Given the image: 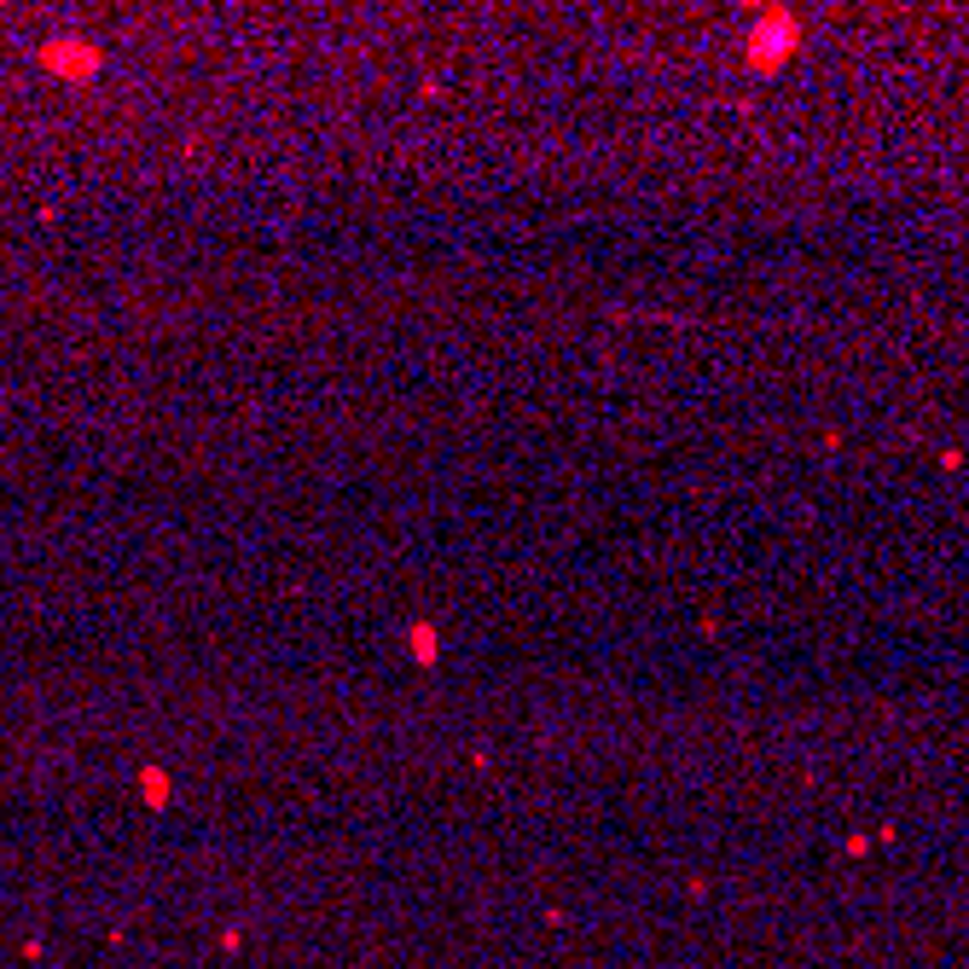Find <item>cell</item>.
Instances as JSON below:
<instances>
[{
  "label": "cell",
  "instance_id": "1",
  "mask_svg": "<svg viewBox=\"0 0 969 969\" xmlns=\"http://www.w3.org/2000/svg\"><path fill=\"white\" fill-rule=\"evenodd\" d=\"M795 47H801V18L795 12H761V18L749 24V36H743V59H749V71L773 76L778 64L795 59Z\"/></svg>",
  "mask_w": 969,
  "mask_h": 969
},
{
  "label": "cell",
  "instance_id": "2",
  "mask_svg": "<svg viewBox=\"0 0 969 969\" xmlns=\"http://www.w3.org/2000/svg\"><path fill=\"white\" fill-rule=\"evenodd\" d=\"M36 64L53 81H71V88H81V81H93L99 71H105V47L88 41V36H47L36 47Z\"/></svg>",
  "mask_w": 969,
  "mask_h": 969
},
{
  "label": "cell",
  "instance_id": "3",
  "mask_svg": "<svg viewBox=\"0 0 969 969\" xmlns=\"http://www.w3.org/2000/svg\"><path fill=\"white\" fill-rule=\"evenodd\" d=\"M407 650L419 667H436L442 662V627L436 622H407Z\"/></svg>",
  "mask_w": 969,
  "mask_h": 969
},
{
  "label": "cell",
  "instance_id": "4",
  "mask_svg": "<svg viewBox=\"0 0 969 969\" xmlns=\"http://www.w3.org/2000/svg\"><path fill=\"white\" fill-rule=\"evenodd\" d=\"M169 795H175V778L163 773V766H140V801L145 807H169Z\"/></svg>",
  "mask_w": 969,
  "mask_h": 969
}]
</instances>
